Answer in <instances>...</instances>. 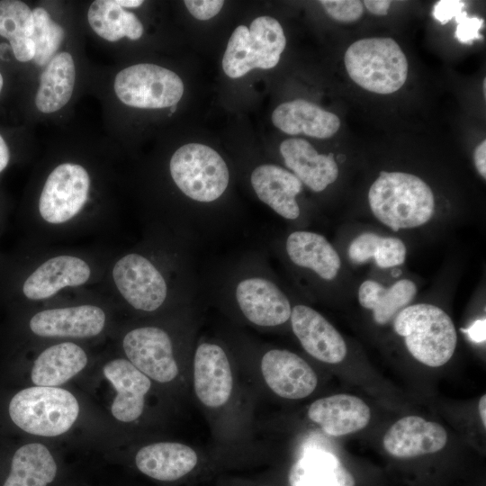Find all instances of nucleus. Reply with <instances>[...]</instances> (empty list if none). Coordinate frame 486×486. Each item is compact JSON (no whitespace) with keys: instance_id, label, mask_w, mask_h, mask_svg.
<instances>
[{"instance_id":"nucleus-7","label":"nucleus","mask_w":486,"mask_h":486,"mask_svg":"<svg viewBox=\"0 0 486 486\" xmlns=\"http://www.w3.org/2000/svg\"><path fill=\"white\" fill-rule=\"evenodd\" d=\"M113 87L124 104L141 109L172 107L184 94V84L177 74L149 63L136 64L121 70Z\"/></svg>"},{"instance_id":"nucleus-12","label":"nucleus","mask_w":486,"mask_h":486,"mask_svg":"<svg viewBox=\"0 0 486 486\" xmlns=\"http://www.w3.org/2000/svg\"><path fill=\"white\" fill-rule=\"evenodd\" d=\"M261 372L267 386L278 396L299 400L311 394L318 378L301 356L285 349H271L261 359Z\"/></svg>"},{"instance_id":"nucleus-22","label":"nucleus","mask_w":486,"mask_h":486,"mask_svg":"<svg viewBox=\"0 0 486 486\" xmlns=\"http://www.w3.org/2000/svg\"><path fill=\"white\" fill-rule=\"evenodd\" d=\"M90 267L82 259L58 256L40 265L24 282L22 291L31 300H43L67 286H79L90 277Z\"/></svg>"},{"instance_id":"nucleus-32","label":"nucleus","mask_w":486,"mask_h":486,"mask_svg":"<svg viewBox=\"0 0 486 486\" xmlns=\"http://www.w3.org/2000/svg\"><path fill=\"white\" fill-rule=\"evenodd\" d=\"M33 31L32 40L35 47L34 62L39 66L47 65L56 55L61 45L65 32L42 7L32 10Z\"/></svg>"},{"instance_id":"nucleus-21","label":"nucleus","mask_w":486,"mask_h":486,"mask_svg":"<svg viewBox=\"0 0 486 486\" xmlns=\"http://www.w3.org/2000/svg\"><path fill=\"white\" fill-rule=\"evenodd\" d=\"M271 118L276 128L290 135L304 134L327 139L340 127V120L336 114L304 99L279 104Z\"/></svg>"},{"instance_id":"nucleus-10","label":"nucleus","mask_w":486,"mask_h":486,"mask_svg":"<svg viewBox=\"0 0 486 486\" xmlns=\"http://www.w3.org/2000/svg\"><path fill=\"white\" fill-rule=\"evenodd\" d=\"M123 349L130 362L148 377L168 382L178 374L168 334L158 327L130 330L123 338Z\"/></svg>"},{"instance_id":"nucleus-13","label":"nucleus","mask_w":486,"mask_h":486,"mask_svg":"<svg viewBox=\"0 0 486 486\" xmlns=\"http://www.w3.org/2000/svg\"><path fill=\"white\" fill-rule=\"evenodd\" d=\"M290 320L294 335L312 357L327 364H338L345 359L347 349L344 338L316 310L295 305Z\"/></svg>"},{"instance_id":"nucleus-34","label":"nucleus","mask_w":486,"mask_h":486,"mask_svg":"<svg viewBox=\"0 0 486 486\" xmlns=\"http://www.w3.org/2000/svg\"><path fill=\"white\" fill-rule=\"evenodd\" d=\"M320 3L331 18L342 22H356L364 13V4L357 0H322Z\"/></svg>"},{"instance_id":"nucleus-2","label":"nucleus","mask_w":486,"mask_h":486,"mask_svg":"<svg viewBox=\"0 0 486 486\" xmlns=\"http://www.w3.org/2000/svg\"><path fill=\"white\" fill-rule=\"evenodd\" d=\"M393 328L404 338L410 354L428 366H442L454 353V325L448 314L436 305L418 303L405 307L395 316Z\"/></svg>"},{"instance_id":"nucleus-41","label":"nucleus","mask_w":486,"mask_h":486,"mask_svg":"<svg viewBox=\"0 0 486 486\" xmlns=\"http://www.w3.org/2000/svg\"><path fill=\"white\" fill-rule=\"evenodd\" d=\"M363 4L373 14L386 15L391 6V1L388 0H365Z\"/></svg>"},{"instance_id":"nucleus-15","label":"nucleus","mask_w":486,"mask_h":486,"mask_svg":"<svg viewBox=\"0 0 486 486\" xmlns=\"http://www.w3.org/2000/svg\"><path fill=\"white\" fill-rule=\"evenodd\" d=\"M447 433L438 423L418 416H407L396 421L385 433L382 445L397 458H413L442 450Z\"/></svg>"},{"instance_id":"nucleus-9","label":"nucleus","mask_w":486,"mask_h":486,"mask_svg":"<svg viewBox=\"0 0 486 486\" xmlns=\"http://www.w3.org/2000/svg\"><path fill=\"white\" fill-rule=\"evenodd\" d=\"M115 285L123 298L135 309L153 311L167 295V285L158 268L145 256L129 254L112 269Z\"/></svg>"},{"instance_id":"nucleus-40","label":"nucleus","mask_w":486,"mask_h":486,"mask_svg":"<svg viewBox=\"0 0 486 486\" xmlns=\"http://www.w3.org/2000/svg\"><path fill=\"white\" fill-rule=\"evenodd\" d=\"M469 336V338L476 343H482L485 341V319L478 320L472 323L467 329H464Z\"/></svg>"},{"instance_id":"nucleus-26","label":"nucleus","mask_w":486,"mask_h":486,"mask_svg":"<svg viewBox=\"0 0 486 486\" xmlns=\"http://www.w3.org/2000/svg\"><path fill=\"white\" fill-rule=\"evenodd\" d=\"M291 486H355L353 475L331 453L311 450L292 466Z\"/></svg>"},{"instance_id":"nucleus-4","label":"nucleus","mask_w":486,"mask_h":486,"mask_svg":"<svg viewBox=\"0 0 486 486\" xmlns=\"http://www.w3.org/2000/svg\"><path fill=\"white\" fill-rule=\"evenodd\" d=\"M79 413L76 399L68 391L45 386L26 388L10 401L12 420L27 433L56 436L68 431Z\"/></svg>"},{"instance_id":"nucleus-29","label":"nucleus","mask_w":486,"mask_h":486,"mask_svg":"<svg viewBox=\"0 0 486 486\" xmlns=\"http://www.w3.org/2000/svg\"><path fill=\"white\" fill-rule=\"evenodd\" d=\"M56 473L57 464L47 447L27 444L14 453L2 486H48Z\"/></svg>"},{"instance_id":"nucleus-39","label":"nucleus","mask_w":486,"mask_h":486,"mask_svg":"<svg viewBox=\"0 0 486 486\" xmlns=\"http://www.w3.org/2000/svg\"><path fill=\"white\" fill-rule=\"evenodd\" d=\"M473 160L479 174L486 178V141L482 140L474 149Z\"/></svg>"},{"instance_id":"nucleus-31","label":"nucleus","mask_w":486,"mask_h":486,"mask_svg":"<svg viewBox=\"0 0 486 486\" xmlns=\"http://www.w3.org/2000/svg\"><path fill=\"white\" fill-rule=\"evenodd\" d=\"M406 252V246L401 239L394 237H381L373 232L358 235L348 248V256L353 262L363 264L373 258L381 268L402 265Z\"/></svg>"},{"instance_id":"nucleus-42","label":"nucleus","mask_w":486,"mask_h":486,"mask_svg":"<svg viewBox=\"0 0 486 486\" xmlns=\"http://www.w3.org/2000/svg\"><path fill=\"white\" fill-rule=\"evenodd\" d=\"M10 152L6 142L0 134V173L7 166Z\"/></svg>"},{"instance_id":"nucleus-28","label":"nucleus","mask_w":486,"mask_h":486,"mask_svg":"<svg viewBox=\"0 0 486 486\" xmlns=\"http://www.w3.org/2000/svg\"><path fill=\"white\" fill-rule=\"evenodd\" d=\"M416 293V284L410 279L399 280L389 288L366 280L359 287L358 301L362 307L372 310L377 324L384 325L407 307Z\"/></svg>"},{"instance_id":"nucleus-18","label":"nucleus","mask_w":486,"mask_h":486,"mask_svg":"<svg viewBox=\"0 0 486 486\" xmlns=\"http://www.w3.org/2000/svg\"><path fill=\"white\" fill-rule=\"evenodd\" d=\"M308 417L327 434L341 436L364 428L370 421L371 412L360 398L335 394L312 402L308 409Z\"/></svg>"},{"instance_id":"nucleus-16","label":"nucleus","mask_w":486,"mask_h":486,"mask_svg":"<svg viewBox=\"0 0 486 486\" xmlns=\"http://www.w3.org/2000/svg\"><path fill=\"white\" fill-rule=\"evenodd\" d=\"M105 315L94 305L45 310L30 321L32 331L40 337L89 338L104 328Z\"/></svg>"},{"instance_id":"nucleus-30","label":"nucleus","mask_w":486,"mask_h":486,"mask_svg":"<svg viewBox=\"0 0 486 486\" xmlns=\"http://www.w3.org/2000/svg\"><path fill=\"white\" fill-rule=\"evenodd\" d=\"M93 31L108 41L123 37L138 40L143 34V25L138 17L119 5L117 0H95L87 13Z\"/></svg>"},{"instance_id":"nucleus-14","label":"nucleus","mask_w":486,"mask_h":486,"mask_svg":"<svg viewBox=\"0 0 486 486\" xmlns=\"http://www.w3.org/2000/svg\"><path fill=\"white\" fill-rule=\"evenodd\" d=\"M194 387L200 401L219 408L230 398L233 377L224 349L214 343L200 344L194 358Z\"/></svg>"},{"instance_id":"nucleus-1","label":"nucleus","mask_w":486,"mask_h":486,"mask_svg":"<svg viewBox=\"0 0 486 486\" xmlns=\"http://www.w3.org/2000/svg\"><path fill=\"white\" fill-rule=\"evenodd\" d=\"M368 202L374 217L393 231L422 226L435 212L429 185L399 171H382L369 189Z\"/></svg>"},{"instance_id":"nucleus-6","label":"nucleus","mask_w":486,"mask_h":486,"mask_svg":"<svg viewBox=\"0 0 486 486\" xmlns=\"http://www.w3.org/2000/svg\"><path fill=\"white\" fill-rule=\"evenodd\" d=\"M169 169L179 190L199 202L216 201L229 185L226 162L216 150L203 144L188 143L177 148Z\"/></svg>"},{"instance_id":"nucleus-11","label":"nucleus","mask_w":486,"mask_h":486,"mask_svg":"<svg viewBox=\"0 0 486 486\" xmlns=\"http://www.w3.org/2000/svg\"><path fill=\"white\" fill-rule=\"evenodd\" d=\"M235 297L242 314L256 326L275 327L290 320L292 306L288 297L267 278L251 276L240 280Z\"/></svg>"},{"instance_id":"nucleus-45","label":"nucleus","mask_w":486,"mask_h":486,"mask_svg":"<svg viewBox=\"0 0 486 486\" xmlns=\"http://www.w3.org/2000/svg\"><path fill=\"white\" fill-rule=\"evenodd\" d=\"M3 86H4V78H3L2 74L0 73V93L2 91Z\"/></svg>"},{"instance_id":"nucleus-33","label":"nucleus","mask_w":486,"mask_h":486,"mask_svg":"<svg viewBox=\"0 0 486 486\" xmlns=\"http://www.w3.org/2000/svg\"><path fill=\"white\" fill-rule=\"evenodd\" d=\"M32 10L24 2L0 1V36L11 41L32 38Z\"/></svg>"},{"instance_id":"nucleus-46","label":"nucleus","mask_w":486,"mask_h":486,"mask_svg":"<svg viewBox=\"0 0 486 486\" xmlns=\"http://www.w3.org/2000/svg\"><path fill=\"white\" fill-rule=\"evenodd\" d=\"M176 110V105H174L171 107V112H175V111Z\"/></svg>"},{"instance_id":"nucleus-38","label":"nucleus","mask_w":486,"mask_h":486,"mask_svg":"<svg viewBox=\"0 0 486 486\" xmlns=\"http://www.w3.org/2000/svg\"><path fill=\"white\" fill-rule=\"evenodd\" d=\"M9 42L18 61L27 62L34 58L35 47L32 38H22Z\"/></svg>"},{"instance_id":"nucleus-17","label":"nucleus","mask_w":486,"mask_h":486,"mask_svg":"<svg viewBox=\"0 0 486 486\" xmlns=\"http://www.w3.org/2000/svg\"><path fill=\"white\" fill-rule=\"evenodd\" d=\"M251 185L258 197L284 219L293 220L301 214L296 196L302 183L290 171L274 164L256 167L250 176Z\"/></svg>"},{"instance_id":"nucleus-3","label":"nucleus","mask_w":486,"mask_h":486,"mask_svg":"<svg viewBox=\"0 0 486 486\" xmlns=\"http://www.w3.org/2000/svg\"><path fill=\"white\" fill-rule=\"evenodd\" d=\"M350 78L362 88L389 94L399 90L408 76V60L391 38H365L355 41L344 56Z\"/></svg>"},{"instance_id":"nucleus-35","label":"nucleus","mask_w":486,"mask_h":486,"mask_svg":"<svg viewBox=\"0 0 486 486\" xmlns=\"http://www.w3.org/2000/svg\"><path fill=\"white\" fill-rule=\"evenodd\" d=\"M457 23L454 36L462 43L472 44L473 40L482 39L480 30L483 19L477 16H468L465 11L460 13L455 18Z\"/></svg>"},{"instance_id":"nucleus-44","label":"nucleus","mask_w":486,"mask_h":486,"mask_svg":"<svg viewBox=\"0 0 486 486\" xmlns=\"http://www.w3.org/2000/svg\"><path fill=\"white\" fill-rule=\"evenodd\" d=\"M117 3L120 6L123 7H139L143 4V1L141 0H117Z\"/></svg>"},{"instance_id":"nucleus-8","label":"nucleus","mask_w":486,"mask_h":486,"mask_svg":"<svg viewBox=\"0 0 486 486\" xmlns=\"http://www.w3.org/2000/svg\"><path fill=\"white\" fill-rule=\"evenodd\" d=\"M90 177L80 165L63 163L48 176L43 186L39 211L44 220L53 224L66 222L85 205Z\"/></svg>"},{"instance_id":"nucleus-43","label":"nucleus","mask_w":486,"mask_h":486,"mask_svg":"<svg viewBox=\"0 0 486 486\" xmlns=\"http://www.w3.org/2000/svg\"><path fill=\"white\" fill-rule=\"evenodd\" d=\"M478 409H479V414H480L482 422L483 424V427L485 428L486 427V396L485 394L480 398Z\"/></svg>"},{"instance_id":"nucleus-37","label":"nucleus","mask_w":486,"mask_h":486,"mask_svg":"<svg viewBox=\"0 0 486 486\" xmlns=\"http://www.w3.org/2000/svg\"><path fill=\"white\" fill-rule=\"evenodd\" d=\"M464 6L463 1L440 0L434 5L432 14L441 24H446L462 13Z\"/></svg>"},{"instance_id":"nucleus-20","label":"nucleus","mask_w":486,"mask_h":486,"mask_svg":"<svg viewBox=\"0 0 486 486\" xmlns=\"http://www.w3.org/2000/svg\"><path fill=\"white\" fill-rule=\"evenodd\" d=\"M104 374L117 392L111 408L113 417L122 422L136 420L143 412L144 397L151 386L149 378L125 359L107 363Z\"/></svg>"},{"instance_id":"nucleus-23","label":"nucleus","mask_w":486,"mask_h":486,"mask_svg":"<svg viewBox=\"0 0 486 486\" xmlns=\"http://www.w3.org/2000/svg\"><path fill=\"white\" fill-rule=\"evenodd\" d=\"M138 469L162 482H173L189 473L198 463L190 446L176 442H160L143 446L135 456Z\"/></svg>"},{"instance_id":"nucleus-19","label":"nucleus","mask_w":486,"mask_h":486,"mask_svg":"<svg viewBox=\"0 0 486 486\" xmlns=\"http://www.w3.org/2000/svg\"><path fill=\"white\" fill-rule=\"evenodd\" d=\"M287 168L310 190L321 192L338 176L334 155L320 154L303 139H287L279 147Z\"/></svg>"},{"instance_id":"nucleus-36","label":"nucleus","mask_w":486,"mask_h":486,"mask_svg":"<svg viewBox=\"0 0 486 486\" xmlns=\"http://www.w3.org/2000/svg\"><path fill=\"white\" fill-rule=\"evenodd\" d=\"M184 4L189 13L201 21L209 20L219 14L224 1L220 0H185Z\"/></svg>"},{"instance_id":"nucleus-5","label":"nucleus","mask_w":486,"mask_h":486,"mask_svg":"<svg viewBox=\"0 0 486 486\" xmlns=\"http://www.w3.org/2000/svg\"><path fill=\"white\" fill-rule=\"evenodd\" d=\"M285 46L286 38L279 22L259 16L249 28L239 25L234 30L222 58V68L231 78L241 77L254 68H273Z\"/></svg>"},{"instance_id":"nucleus-27","label":"nucleus","mask_w":486,"mask_h":486,"mask_svg":"<svg viewBox=\"0 0 486 486\" xmlns=\"http://www.w3.org/2000/svg\"><path fill=\"white\" fill-rule=\"evenodd\" d=\"M76 81V68L68 52L56 54L47 64L35 97L38 110L44 113L57 112L70 100Z\"/></svg>"},{"instance_id":"nucleus-25","label":"nucleus","mask_w":486,"mask_h":486,"mask_svg":"<svg viewBox=\"0 0 486 486\" xmlns=\"http://www.w3.org/2000/svg\"><path fill=\"white\" fill-rule=\"evenodd\" d=\"M87 363L85 351L65 342L45 349L35 360L31 378L37 386L55 387L79 373Z\"/></svg>"},{"instance_id":"nucleus-24","label":"nucleus","mask_w":486,"mask_h":486,"mask_svg":"<svg viewBox=\"0 0 486 486\" xmlns=\"http://www.w3.org/2000/svg\"><path fill=\"white\" fill-rule=\"evenodd\" d=\"M286 253L297 266L313 271L321 279L331 281L341 267L339 255L322 235L296 230L286 238Z\"/></svg>"}]
</instances>
